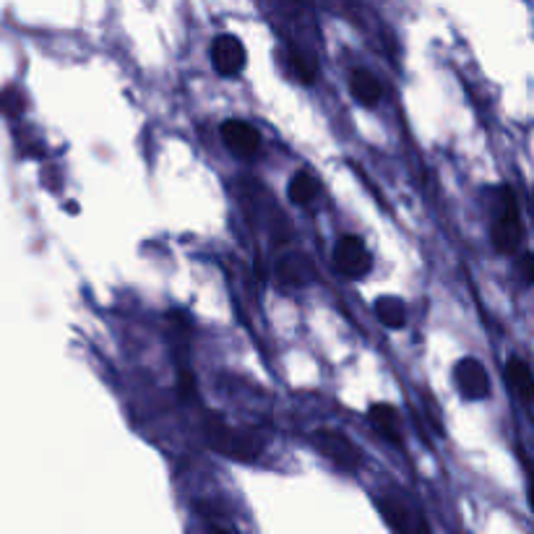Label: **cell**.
<instances>
[{"label": "cell", "mask_w": 534, "mask_h": 534, "mask_svg": "<svg viewBox=\"0 0 534 534\" xmlns=\"http://www.w3.org/2000/svg\"><path fill=\"white\" fill-rule=\"evenodd\" d=\"M519 274L527 284H534V253H524L519 261Z\"/></svg>", "instance_id": "2e32d148"}, {"label": "cell", "mask_w": 534, "mask_h": 534, "mask_svg": "<svg viewBox=\"0 0 534 534\" xmlns=\"http://www.w3.org/2000/svg\"><path fill=\"white\" fill-rule=\"evenodd\" d=\"M370 422L376 425V430L381 433L386 441L402 443V430H399V417H396V409L391 404H373L368 409Z\"/></svg>", "instance_id": "30bf717a"}, {"label": "cell", "mask_w": 534, "mask_h": 534, "mask_svg": "<svg viewBox=\"0 0 534 534\" xmlns=\"http://www.w3.org/2000/svg\"><path fill=\"white\" fill-rule=\"evenodd\" d=\"M279 277H282L287 284L303 287V284H308L310 279H313V269H310L308 258L295 256V258H287V261L279 266Z\"/></svg>", "instance_id": "4fadbf2b"}, {"label": "cell", "mask_w": 534, "mask_h": 534, "mask_svg": "<svg viewBox=\"0 0 534 534\" xmlns=\"http://www.w3.org/2000/svg\"><path fill=\"white\" fill-rule=\"evenodd\" d=\"M334 266L342 277L347 279H363L368 277L373 269V258L365 243L355 235H344L337 245H334Z\"/></svg>", "instance_id": "3957f363"}, {"label": "cell", "mask_w": 534, "mask_h": 534, "mask_svg": "<svg viewBox=\"0 0 534 534\" xmlns=\"http://www.w3.org/2000/svg\"><path fill=\"white\" fill-rule=\"evenodd\" d=\"M287 193H290V198L295 201L297 206H308L313 198L318 196V183L313 175H308V172H297L295 178L290 180V188H287Z\"/></svg>", "instance_id": "5bb4252c"}, {"label": "cell", "mask_w": 534, "mask_h": 534, "mask_svg": "<svg viewBox=\"0 0 534 534\" xmlns=\"http://www.w3.org/2000/svg\"><path fill=\"white\" fill-rule=\"evenodd\" d=\"M222 141L232 154L243 159H251L261 152V133L245 120H227L222 126Z\"/></svg>", "instance_id": "52a82bcc"}, {"label": "cell", "mask_w": 534, "mask_h": 534, "mask_svg": "<svg viewBox=\"0 0 534 534\" xmlns=\"http://www.w3.org/2000/svg\"><path fill=\"white\" fill-rule=\"evenodd\" d=\"M378 508H381L383 521H386L391 529H396V532H415V529H428L425 524H420V521L412 519V514H409L402 503L381 501L378 503Z\"/></svg>", "instance_id": "8fae6325"}, {"label": "cell", "mask_w": 534, "mask_h": 534, "mask_svg": "<svg viewBox=\"0 0 534 534\" xmlns=\"http://www.w3.org/2000/svg\"><path fill=\"white\" fill-rule=\"evenodd\" d=\"M376 316L383 326L389 329H404L407 324V308L399 297H378L376 300Z\"/></svg>", "instance_id": "7c38bea8"}, {"label": "cell", "mask_w": 534, "mask_h": 534, "mask_svg": "<svg viewBox=\"0 0 534 534\" xmlns=\"http://www.w3.org/2000/svg\"><path fill=\"white\" fill-rule=\"evenodd\" d=\"M503 193H506V201H503L501 214L495 217L493 245H495V251L511 256V253L519 251L521 240H524V225H521V217H519V211H516L511 191H503Z\"/></svg>", "instance_id": "277c9868"}, {"label": "cell", "mask_w": 534, "mask_h": 534, "mask_svg": "<svg viewBox=\"0 0 534 534\" xmlns=\"http://www.w3.org/2000/svg\"><path fill=\"white\" fill-rule=\"evenodd\" d=\"M529 506L534 511V475H529Z\"/></svg>", "instance_id": "e0dca14e"}, {"label": "cell", "mask_w": 534, "mask_h": 534, "mask_svg": "<svg viewBox=\"0 0 534 534\" xmlns=\"http://www.w3.org/2000/svg\"><path fill=\"white\" fill-rule=\"evenodd\" d=\"M178 394L180 399H196V378H193L191 370H180V376H178Z\"/></svg>", "instance_id": "9a60e30c"}, {"label": "cell", "mask_w": 534, "mask_h": 534, "mask_svg": "<svg viewBox=\"0 0 534 534\" xmlns=\"http://www.w3.org/2000/svg\"><path fill=\"white\" fill-rule=\"evenodd\" d=\"M532 196H534V193H532Z\"/></svg>", "instance_id": "ac0fdd59"}, {"label": "cell", "mask_w": 534, "mask_h": 534, "mask_svg": "<svg viewBox=\"0 0 534 534\" xmlns=\"http://www.w3.org/2000/svg\"><path fill=\"white\" fill-rule=\"evenodd\" d=\"M506 381H508V386H511V391L519 396L521 402L534 404V376L524 360H519V357H511V360H508Z\"/></svg>", "instance_id": "ba28073f"}, {"label": "cell", "mask_w": 534, "mask_h": 534, "mask_svg": "<svg viewBox=\"0 0 534 534\" xmlns=\"http://www.w3.org/2000/svg\"><path fill=\"white\" fill-rule=\"evenodd\" d=\"M454 378L464 399L477 402V399H485V396L490 394L488 370H485V365H482L480 360H475V357H464V360H459L454 370Z\"/></svg>", "instance_id": "5b68a950"}, {"label": "cell", "mask_w": 534, "mask_h": 534, "mask_svg": "<svg viewBox=\"0 0 534 534\" xmlns=\"http://www.w3.org/2000/svg\"><path fill=\"white\" fill-rule=\"evenodd\" d=\"M245 47L238 37L232 34H219L211 42V63L217 68L219 76H238L245 68Z\"/></svg>", "instance_id": "8992f818"}, {"label": "cell", "mask_w": 534, "mask_h": 534, "mask_svg": "<svg viewBox=\"0 0 534 534\" xmlns=\"http://www.w3.org/2000/svg\"><path fill=\"white\" fill-rule=\"evenodd\" d=\"M350 89H352V97L360 102L363 107H376L378 102H381V84H378V79L373 76L370 71H355L352 73V79H350Z\"/></svg>", "instance_id": "9c48e42d"}, {"label": "cell", "mask_w": 534, "mask_h": 534, "mask_svg": "<svg viewBox=\"0 0 534 534\" xmlns=\"http://www.w3.org/2000/svg\"><path fill=\"white\" fill-rule=\"evenodd\" d=\"M313 443H316V449L321 451L329 462L337 464L339 469L355 472V469L363 464V451L357 449L355 443L344 436V433H339V430L321 428L316 436H313Z\"/></svg>", "instance_id": "7a4b0ae2"}, {"label": "cell", "mask_w": 534, "mask_h": 534, "mask_svg": "<svg viewBox=\"0 0 534 534\" xmlns=\"http://www.w3.org/2000/svg\"><path fill=\"white\" fill-rule=\"evenodd\" d=\"M206 438L219 454L230 456L235 462H253L261 454V441L253 433L232 430L219 415L206 417Z\"/></svg>", "instance_id": "6da1fadb"}]
</instances>
